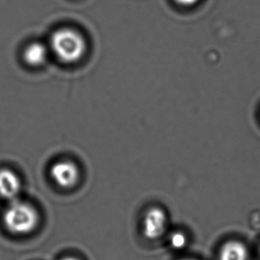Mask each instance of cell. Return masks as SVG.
<instances>
[{
    "instance_id": "obj_1",
    "label": "cell",
    "mask_w": 260,
    "mask_h": 260,
    "mask_svg": "<svg viewBox=\"0 0 260 260\" xmlns=\"http://www.w3.org/2000/svg\"><path fill=\"white\" fill-rule=\"evenodd\" d=\"M86 39L73 28H60L50 38V51L64 63H76L87 52Z\"/></svg>"
},
{
    "instance_id": "obj_2",
    "label": "cell",
    "mask_w": 260,
    "mask_h": 260,
    "mask_svg": "<svg viewBox=\"0 0 260 260\" xmlns=\"http://www.w3.org/2000/svg\"><path fill=\"white\" fill-rule=\"evenodd\" d=\"M3 221L7 230L13 235H29L38 226L40 215L31 204L17 199L10 202L5 210Z\"/></svg>"
},
{
    "instance_id": "obj_3",
    "label": "cell",
    "mask_w": 260,
    "mask_h": 260,
    "mask_svg": "<svg viewBox=\"0 0 260 260\" xmlns=\"http://www.w3.org/2000/svg\"><path fill=\"white\" fill-rule=\"evenodd\" d=\"M50 176L58 186L70 189L75 186L80 179V170L71 160H61L51 167Z\"/></svg>"
},
{
    "instance_id": "obj_4",
    "label": "cell",
    "mask_w": 260,
    "mask_h": 260,
    "mask_svg": "<svg viewBox=\"0 0 260 260\" xmlns=\"http://www.w3.org/2000/svg\"><path fill=\"white\" fill-rule=\"evenodd\" d=\"M166 214L159 208H152L145 213L143 222L144 235L146 238H159L166 229Z\"/></svg>"
},
{
    "instance_id": "obj_5",
    "label": "cell",
    "mask_w": 260,
    "mask_h": 260,
    "mask_svg": "<svg viewBox=\"0 0 260 260\" xmlns=\"http://www.w3.org/2000/svg\"><path fill=\"white\" fill-rule=\"evenodd\" d=\"M22 190V182L18 175L10 169L0 170V196L13 202L17 200Z\"/></svg>"
},
{
    "instance_id": "obj_6",
    "label": "cell",
    "mask_w": 260,
    "mask_h": 260,
    "mask_svg": "<svg viewBox=\"0 0 260 260\" xmlns=\"http://www.w3.org/2000/svg\"><path fill=\"white\" fill-rule=\"evenodd\" d=\"M50 48L39 41L31 42L24 48L22 57L27 64L32 67H39L47 61Z\"/></svg>"
},
{
    "instance_id": "obj_7",
    "label": "cell",
    "mask_w": 260,
    "mask_h": 260,
    "mask_svg": "<svg viewBox=\"0 0 260 260\" xmlns=\"http://www.w3.org/2000/svg\"><path fill=\"white\" fill-rule=\"evenodd\" d=\"M248 251L245 246L239 242L225 243L221 249L219 260H247Z\"/></svg>"
},
{
    "instance_id": "obj_8",
    "label": "cell",
    "mask_w": 260,
    "mask_h": 260,
    "mask_svg": "<svg viewBox=\"0 0 260 260\" xmlns=\"http://www.w3.org/2000/svg\"><path fill=\"white\" fill-rule=\"evenodd\" d=\"M185 243H186L185 235L180 232H176L170 236V244L174 249H182L185 246Z\"/></svg>"
},
{
    "instance_id": "obj_9",
    "label": "cell",
    "mask_w": 260,
    "mask_h": 260,
    "mask_svg": "<svg viewBox=\"0 0 260 260\" xmlns=\"http://www.w3.org/2000/svg\"><path fill=\"white\" fill-rule=\"evenodd\" d=\"M178 4L181 6H185V7H190L196 4L199 0H176Z\"/></svg>"
},
{
    "instance_id": "obj_10",
    "label": "cell",
    "mask_w": 260,
    "mask_h": 260,
    "mask_svg": "<svg viewBox=\"0 0 260 260\" xmlns=\"http://www.w3.org/2000/svg\"><path fill=\"white\" fill-rule=\"evenodd\" d=\"M61 260H79L76 257H73V256H65L63 258H61Z\"/></svg>"
},
{
    "instance_id": "obj_11",
    "label": "cell",
    "mask_w": 260,
    "mask_h": 260,
    "mask_svg": "<svg viewBox=\"0 0 260 260\" xmlns=\"http://www.w3.org/2000/svg\"><path fill=\"white\" fill-rule=\"evenodd\" d=\"M186 260H187V259H186Z\"/></svg>"
}]
</instances>
